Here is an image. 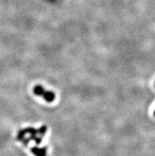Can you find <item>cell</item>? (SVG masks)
<instances>
[{"instance_id": "cell-1", "label": "cell", "mask_w": 155, "mask_h": 156, "mask_svg": "<svg viewBox=\"0 0 155 156\" xmlns=\"http://www.w3.org/2000/svg\"><path fill=\"white\" fill-rule=\"evenodd\" d=\"M34 94L38 96H41L45 99V101L48 102H52L55 98V94L51 91H48L43 88L41 85H37L33 89Z\"/></svg>"}, {"instance_id": "cell-2", "label": "cell", "mask_w": 155, "mask_h": 156, "mask_svg": "<svg viewBox=\"0 0 155 156\" xmlns=\"http://www.w3.org/2000/svg\"><path fill=\"white\" fill-rule=\"evenodd\" d=\"M153 115H154V117H155V110H154V113H153Z\"/></svg>"}]
</instances>
